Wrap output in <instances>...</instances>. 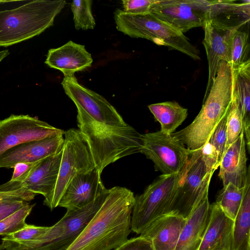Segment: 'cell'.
<instances>
[{
    "instance_id": "1",
    "label": "cell",
    "mask_w": 250,
    "mask_h": 250,
    "mask_svg": "<svg viewBox=\"0 0 250 250\" xmlns=\"http://www.w3.org/2000/svg\"><path fill=\"white\" fill-rule=\"evenodd\" d=\"M135 196L119 186L109 189L104 202L67 250H112L128 240Z\"/></svg>"
},
{
    "instance_id": "2",
    "label": "cell",
    "mask_w": 250,
    "mask_h": 250,
    "mask_svg": "<svg viewBox=\"0 0 250 250\" xmlns=\"http://www.w3.org/2000/svg\"><path fill=\"white\" fill-rule=\"evenodd\" d=\"M78 129L86 141L95 168L100 174L108 165L121 158L141 153V134L126 126H110L100 124L83 110L77 108Z\"/></svg>"
},
{
    "instance_id": "3",
    "label": "cell",
    "mask_w": 250,
    "mask_h": 250,
    "mask_svg": "<svg viewBox=\"0 0 250 250\" xmlns=\"http://www.w3.org/2000/svg\"><path fill=\"white\" fill-rule=\"evenodd\" d=\"M232 84L230 65L221 61L208 93L196 117L188 126L171 135L192 151L200 149L229 107Z\"/></svg>"
},
{
    "instance_id": "4",
    "label": "cell",
    "mask_w": 250,
    "mask_h": 250,
    "mask_svg": "<svg viewBox=\"0 0 250 250\" xmlns=\"http://www.w3.org/2000/svg\"><path fill=\"white\" fill-rule=\"evenodd\" d=\"M66 4L64 0H34L0 11V46H11L41 34L53 25Z\"/></svg>"
},
{
    "instance_id": "5",
    "label": "cell",
    "mask_w": 250,
    "mask_h": 250,
    "mask_svg": "<svg viewBox=\"0 0 250 250\" xmlns=\"http://www.w3.org/2000/svg\"><path fill=\"white\" fill-rule=\"evenodd\" d=\"M114 20L117 30L126 35L146 39L180 51L193 60L200 59L199 50L184 34L151 13L133 15L117 9L114 12Z\"/></svg>"
},
{
    "instance_id": "6",
    "label": "cell",
    "mask_w": 250,
    "mask_h": 250,
    "mask_svg": "<svg viewBox=\"0 0 250 250\" xmlns=\"http://www.w3.org/2000/svg\"><path fill=\"white\" fill-rule=\"evenodd\" d=\"M183 169L177 173L161 174L142 194L135 196L131 218L132 231L140 234L152 222L167 214L181 182Z\"/></svg>"
},
{
    "instance_id": "7",
    "label": "cell",
    "mask_w": 250,
    "mask_h": 250,
    "mask_svg": "<svg viewBox=\"0 0 250 250\" xmlns=\"http://www.w3.org/2000/svg\"><path fill=\"white\" fill-rule=\"evenodd\" d=\"M64 144L57 181L55 188L43 204L52 210L58 207L67 187L79 174L95 168L88 146L78 129L64 131Z\"/></svg>"
},
{
    "instance_id": "8",
    "label": "cell",
    "mask_w": 250,
    "mask_h": 250,
    "mask_svg": "<svg viewBox=\"0 0 250 250\" xmlns=\"http://www.w3.org/2000/svg\"><path fill=\"white\" fill-rule=\"evenodd\" d=\"M106 189L92 202L75 210H67L55 224L26 250H67L104 202Z\"/></svg>"
},
{
    "instance_id": "9",
    "label": "cell",
    "mask_w": 250,
    "mask_h": 250,
    "mask_svg": "<svg viewBox=\"0 0 250 250\" xmlns=\"http://www.w3.org/2000/svg\"><path fill=\"white\" fill-rule=\"evenodd\" d=\"M213 172H208L201 148L192 152L167 214L186 219L208 194Z\"/></svg>"
},
{
    "instance_id": "10",
    "label": "cell",
    "mask_w": 250,
    "mask_h": 250,
    "mask_svg": "<svg viewBox=\"0 0 250 250\" xmlns=\"http://www.w3.org/2000/svg\"><path fill=\"white\" fill-rule=\"evenodd\" d=\"M141 153L152 161L156 171L164 175L180 172L192 152L180 140L160 130L141 134Z\"/></svg>"
},
{
    "instance_id": "11",
    "label": "cell",
    "mask_w": 250,
    "mask_h": 250,
    "mask_svg": "<svg viewBox=\"0 0 250 250\" xmlns=\"http://www.w3.org/2000/svg\"><path fill=\"white\" fill-rule=\"evenodd\" d=\"M211 6L208 0H158L149 13L184 34L204 26Z\"/></svg>"
},
{
    "instance_id": "12",
    "label": "cell",
    "mask_w": 250,
    "mask_h": 250,
    "mask_svg": "<svg viewBox=\"0 0 250 250\" xmlns=\"http://www.w3.org/2000/svg\"><path fill=\"white\" fill-rule=\"evenodd\" d=\"M64 131L36 117L12 114L0 120V156L20 144L63 135Z\"/></svg>"
},
{
    "instance_id": "13",
    "label": "cell",
    "mask_w": 250,
    "mask_h": 250,
    "mask_svg": "<svg viewBox=\"0 0 250 250\" xmlns=\"http://www.w3.org/2000/svg\"><path fill=\"white\" fill-rule=\"evenodd\" d=\"M65 94L94 121L110 126H126L120 114L104 97L79 83L75 76L64 77L61 83Z\"/></svg>"
},
{
    "instance_id": "14",
    "label": "cell",
    "mask_w": 250,
    "mask_h": 250,
    "mask_svg": "<svg viewBox=\"0 0 250 250\" xmlns=\"http://www.w3.org/2000/svg\"><path fill=\"white\" fill-rule=\"evenodd\" d=\"M62 150L58 154L40 161L25 176L15 182L0 186V191L22 189L36 195L41 194L47 199L52 193L58 179Z\"/></svg>"
},
{
    "instance_id": "15",
    "label": "cell",
    "mask_w": 250,
    "mask_h": 250,
    "mask_svg": "<svg viewBox=\"0 0 250 250\" xmlns=\"http://www.w3.org/2000/svg\"><path fill=\"white\" fill-rule=\"evenodd\" d=\"M205 37L203 42L208 62V77L203 101L207 97L218 67L221 61L230 63V49L232 37L239 30L221 26L207 20L203 26Z\"/></svg>"
},
{
    "instance_id": "16",
    "label": "cell",
    "mask_w": 250,
    "mask_h": 250,
    "mask_svg": "<svg viewBox=\"0 0 250 250\" xmlns=\"http://www.w3.org/2000/svg\"><path fill=\"white\" fill-rule=\"evenodd\" d=\"M101 175L95 168L75 176L67 187L58 207L65 208L67 210H75L92 202L106 189Z\"/></svg>"
},
{
    "instance_id": "17",
    "label": "cell",
    "mask_w": 250,
    "mask_h": 250,
    "mask_svg": "<svg viewBox=\"0 0 250 250\" xmlns=\"http://www.w3.org/2000/svg\"><path fill=\"white\" fill-rule=\"evenodd\" d=\"M63 135L22 143L11 148L0 156V168H13L20 163L40 161L62 151Z\"/></svg>"
},
{
    "instance_id": "18",
    "label": "cell",
    "mask_w": 250,
    "mask_h": 250,
    "mask_svg": "<svg viewBox=\"0 0 250 250\" xmlns=\"http://www.w3.org/2000/svg\"><path fill=\"white\" fill-rule=\"evenodd\" d=\"M246 144L243 130L238 138L225 152L219 164V176L223 187L231 183L243 188L250 175V167H247Z\"/></svg>"
},
{
    "instance_id": "19",
    "label": "cell",
    "mask_w": 250,
    "mask_h": 250,
    "mask_svg": "<svg viewBox=\"0 0 250 250\" xmlns=\"http://www.w3.org/2000/svg\"><path fill=\"white\" fill-rule=\"evenodd\" d=\"M92 62L84 45L70 41L61 47L49 49L45 63L61 71L64 77H71L90 67Z\"/></svg>"
},
{
    "instance_id": "20",
    "label": "cell",
    "mask_w": 250,
    "mask_h": 250,
    "mask_svg": "<svg viewBox=\"0 0 250 250\" xmlns=\"http://www.w3.org/2000/svg\"><path fill=\"white\" fill-rule=\"evenodd\" d=\"M186 221L181 217L166 214L152 222L140 236L150 242L153 250H175Z\"/></svg>"
},
{
    "instance_id": "21",
    "label": "cell",
    "mask_w": 250,
    "mask_h": 250,
    "mask_svg": "<svg viewBox=\"0 0 250 250\" xmlns=\"http://www.w3.org/2000/svg\"><path fill=\"white\" fill-rule=\"evenodd\" d=\"M233 220L216 202L210 204V219L198 250H230Z\"/></svg>"
},
{
    "instance_id": "22",
    "label": "cell",
    "mask_w": 250,
    "mask_h": 250,
    "mask_svg": "<svg viewBox=\"0 0 250 250\" xmlns=\"http://www.w3.org/2000/svg\"><path fill=\"white\" fill-rule=\"evenodd\" d=\"M210 216V204L208 194L186 221L180 234L175 250H198Z\"/></svg>"
},
{
    "instance_id": "23",
    "label": "cell",
    "mask_w": 250,
    "mask_h": 250,
    "mask_svg": "<svg viewBox=\"0 0 250 250\" xmlns=\"http://www.w3.org/2000/svg\"><path fill=\"white\" fill-rule=\"evenodd\" d=\"M250 19V0H211L208 20L229 28L240 29Z\"/></svg>"
},
{
    "instance_id": "24",
    "label": "cell",
    "mask_w": 250,
    "mask_h": 250,
    "mask_svg": "<svg viewBox=\"0 0 250 250\" xmlns=\"http://www.w3.org/2000/svg\"><path fill=\"white\" fill-rule=\"evenodd\" d=\"M233 84L243 118V129L246 148L250 150V59L232 68Z\"/></svg>"
},
{
    "instance_id": "25",
    "label": "cell",
    "mask_w": 250,
    "mask_h": 250,
    "mask_svg": "<svg viewBox=\"0 0 250 250\" xmlns=\"http://www.w3.org/2000/svg\"><path fill=\"white\" fill-rule=\"evenodd\" d=\"M230 250H250V175L244 186L240 208L233 221Z\"/></svg>"
},
{
    "instance_id": "26",
    "label": "cell",
    "mask_w": 250,
    "mask_h": 250,
    "mask_svg": "<svg viewBox=\"0 0 250 250\" xmlns=\"http://www.w3.org/2000/svg\"><path fill=\"white\" fill-rule=\"evenodd\" d=\"M151 113L161 125L160 131L171 134L187 118L188 109L176 102H165L148 106Z\"/></svg>"
},
{
    "instance_id": "27",
    "label": "cell",
    "mask_w": 250,
    "mask_h": 250,
    "mask_svg": "<svg viewBox=\"0 0 250 250\" xmlns=\"http://www.w3.org/2000/svg\"><path fill=\"white\" fill-rule=\"evenodd\" d=\"M49 227L26 224L23 228L4 236L2 241L6 244L5 250H26L44 234Z\"/></svg>"
},
{
    "instance_id": "28",
    "label": "cell",
    "mask_w": 250,
    "mask_h": 250,
    "mask_svg": "<svg viewBox=\"0 0 250 250\" xmlns=\"http://www.w3.org/2000/svg\"><path fill=\"white\" fill-rule=\"evenodd\" d=\"M244 187L238 188L231 183L224 186L216 200L225 215L234 221L240 208L244 194Z\"/></svg>"
},
{
    "instance_id": "29",
    "label": "cell",
    "mask_w": 250,
    "mask_h": 250,
    "mask_svg": "<svg viewBox=\"0 0 250 250\" xmlns=\"http://www.w3.org/2000/svg\"><path fill=\"white\" fill-rule=\"evenodd\" d=\"M227 149L240 136L243 129V118L239 102L233 84L232 100L229 107L227 122Z\"/></svg>"
},
{
    "instance_id": "30",
    "label": "cell",
    "mask_w": 250,
    "mask_h": 250,
    "mask_svg": "<svg viewBox=\"0 0 250 250\" xmlns=\"http://www.w3.org/2000/svg\"><path fill=\"white\" fill-rule=\"evenodd\" d=\"M249 51V33L240 29L236 30L231 41L229 63L231 67H237L248 60Z\"/></svg>"
},
{
    "instance_id": "31",
    "label": "cell",
    "mask_w": 250,
    "mask_h": 250,
    "mask_svg": "<svg viewBox=\"0 0 250 250\" xmlns=\"http://www.w3.org/2000/svg\"><path fill=\"white\" fill-rule=\"evenodd\" d=\"M92 5L91 0H75L71 3L76 29H93L95 27L96 22L92 13Z\"/></svg>"
},
{
    "instance_id": "32",
    "label": "cell",
    "mask_w": 250,
    "mask_h": 250,
    "mask_svg": "<svg viewBox=\"0 0 250 250\" xmlns=\"http://www.w3.org/2000/svg\"><path fill=\"white\" fill-rule=\"evenodd\" d=\"M35 204L28 202L22 208L0 221V235H7L23 228L26 218Z\"/></svg>"
},
{
    "instance_id": "33",
    "label": "cell",
    "mask_w": 250,
    "mask_h": 250,
    "mask_svg": "<svg viewBox=\"0 0 250 250\" xmlns=\"http://www.w3.org/2000/svg\"><path fill=\"white\" fill-rule=\"evenodd\" d=\"M229 109L216 125L208 140L216 149L220 161L227 150V122Z\"/></svg>"
},
{
    "instance_id": "34",
    "label": "cell",
    "mask_w": 250,
    "mask_h": 250,
    "mask_svg": "<svg viewBox=\"0 0 250 250\" xmlns=\"http://www.w3.org/2000/svg\"><path fill=\"white\" fill-rule=\"evenodd\" d=\"M158 0H123V10L133 15H145L149 13L151 6Z\"/></svg>"
},
{
    "instance_id": "35",
    "label": "cell",
    "mask_w": 250,
    "mask_h": 250,
    "mask_svg": "<svg viewBox=\"0 0 250 250\" xmlns=\"http://www.w3.org/2000/svg\"><path fill=\"white\" fill-rule=\"evenodd\" d=\"M201 157L208 172H213L218 168L220 160L218 152L213 145L208 141L201 148Z\"/></svg>"
},
{
    "instance_id": "36",
    "label": "cell",
    "mask_w": 250,
    "mask_h": 250,
    "mask_svg": "<svg viewBox=\"0 0 250 250\" xmlns=\"http://www.w3.org/2000/svg\"><path fill=\"white\" fill-rule=\"evenodd\" d=\"M28 202L19 199L0 200V221L13 213Z\"/></svg>"
},
{
    "instance_id": "37",
    "label": "cell",
    "mask_w": 250,
    "mask_h": 250,
    "mask_svg": "<svg viewBox=\"0 0 250 250\" xmlns=\"http://www.w3.org/2000/svg\"><path fill=\"white\" fill-rule=\"evenodd\" d=\"M114 250H153L150 242L140 236L128 239Z\"/></svg>"
},
{
    "instance_id": "38",
    "label": "cell",
    "mask_w": 250,
    "mask_h": 250,
    "mask_svg": "<svg viewBox=\"0 0 250 250\" xmlns=\"http://www.w3.org/2000/svg\"><path fill=\"white\" fill-rule=\"evenodd\" d=\"M39 161L33 163H20L14 167V172L10 182L19 180L29 173Z\"/></svg>"
},
{
    "instance_id": "39",
    "label": "cell",
    "mask_w": 250,
    "mask_h": 250,
    "mask_svg": "<svg viewBox=\"0 0 250 250\" xmlns=\"http://www.w3.org/2000/svg\"><path fill=\"white\" fill-rule=\"evenodd\" d=\"M10 54L8 49L0 50V62Z\"/></svg>"
},
{
    "instance_id": "40",
    "label": "cell",
    "mask_w": 250,
    "mask_h": 250,
    "mask_svg": "<svg viewBox=\"0 0 250 250\" xmlns=\"http://www.w3.org/2000/svg\"><path fill=\"white\" fill-rule=\"evenodd\" d=\"M6 244L4 242L2 241V243L0 244V250H5Z\"/></svg>"
},
{
    "instance_id": "41",
    "label": "cell",
    "mask_w": 250,
    "mask_h": 250,
    "mask_svg": "<svg viewBox=\"0 0 250 250\" xmlns=\"http://www.w3.org/2000/svg\"><path fill=\"white\" fill-rule=\"evenodd\" d=\"M14 1L13 0H0V4L2 3H5V2H12Z\"/></svg>"
}]
</instances>
